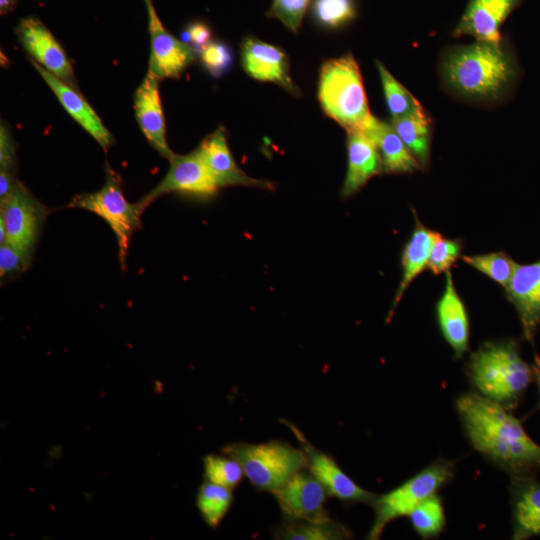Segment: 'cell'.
<instances>
[{
	"label": "cell",
	"mask_w": 540,
	"mask_h": 540,
	"mask_svg": "<svg viewBox=\"0 0 540 540\" xmlns=\"http://www.w3.org/2000/svg\"><path fill=\"white\" fill-rule=\"evenodd\" d=\"M203 462L204 477L208 482L232 489L243 478L242 466L231 456L207 455Z\"/></svg>",
	"instance_id": "obj_32"
},
{
	"label": "cell",
	"mask_w": 540,
	"mask_h": 540,
	"mask_svg": "<svg viewBox=\"0 0 540 540\" xmlns=\"http://www.w3.org/2000/svg\"><path fill=\"white\" fill-rule=\"evenodd\" d=\"M346 528L332 519L289 520L278 532V538L288 540H337L347 538Z\"/></svg>",
	"instance_id": "obj_27"
},
{
	"label": "cell",
	"mask_w": 540,
	"mask_h": 540,
	"mask_svg": "<svg viewBox=\"0 0 540 540\" xmlns=\"http://www.w3.org/2000/svg\"><path fill=\"white\" fill-rule=\"evenodd\" d=\"M68 207L90 211L108 224L117 240L120 263L125 268L130 241L141 227V215L145 208L139 201H127L120 176L106 165V181L102 188L96 192L76 195Z\"/></svg>",
	"instance_id": "obj_6"
},
{
	"label": "cell",
	"mask_w": 540,
	"mask_h": 540,
	"mask_svg": "<svg viewBox=\"0 0 540 540\" xmlns=\"http://www.w3.org/2000/svg\"><path fill=\"white\" fill-rule=\"evenodd\" d=\"M146 1V0H145Z\"/></svg>",
	"instance_id": "obj_42"
},
{
	"label": "cell",
	"mask_w": 540,
	"mask_h": 540,
	"mask_svg": "<svg viewBox=\"0 0 540 540\" xmlns=\"http://www.w3.org/2000/svg\"><path fill=\"white\" fill-rule=\"evenodd\" d=\"M223 452L240 463L255 488L271 493L308 467L306 452L282 441L234 443Z\"/></svg>",
	"instance_id": "obj_5"
},
{
	"label": "cell",
	"mask_w": 540,
	"mask_h": 540,
	"mask_svg": "<svg viewBox=\"0 0 540 540\" xmlns=\"http://www.w3.org/2000/svg\"><path fill=\"white\" fill-rule=\"evenodd\" d=\"M18 184L14 172L0 169V201L6 199Z\"/></svg>",
	"instance_id": "obj_39"
},
{
	"label": "cell",
	"mask_w": 540,
	"mask_h": 540,
	"mask_svg": "<svg viewBox=\"0 0 540 540\" xmlns=\"http://www.w3.org/2000/svg\"><path fill=\"white\" fill-rule=\"evenodd\" d=\"M348 168L342 197L357 193L373 176L383 172L379 151L364 130L347 131Z\"/></svg>",
	"instance_id": "obj_20"
},
{
	"label": "cell",
	"mask_w": 540,
	"mask_h": 540,
	"mask_svg": "<svg viewBox=\"0 0 540 540\" xmlns=\"http://www.w3.org/2000/svg\"><path fill=\"white\" fill-rule=\"evenodd\" d=\"M298 437L303 443V450L308 458L307 468L320 481L329 495L346 502L373 503L376 498L374 494L357 485L333 458L305 441L300 432Z\"/></svg>",
	"instance_id": "obj_19"
},
{
	"label": "cell",
	"mask_w": 540,
	"mask_h": 540,
	"mask_svg": "<svg viewBox=\"0 0 540 540\" xmlns=\"http://www.w3.org/2000/svg\"><path fill=\"white\" fill-rule=\"evenodd\" d=\"M197 149L219 189L228 186L275 189L272 182L253 178L238 166L229 148L223 127L217 128L207 136Z\"/></svg>",
	"instance_id": "obj_13"
},
{
	"label": "cell",
	"mask_w": 540,
	"mask_h": 540,
	"mask_svg": "<svg viewBox=\"0 0 540 540\" xmlns=\"http://www.w3.org/2000/svg\"><path fill=\"white\" fill-rule=\"evenodd\" d=\"M436 314L444 339L452 348L455 357L461 358L468 350L469 321L450 271L446 272L445 288L437 302Z\"/></svg>",
	"instance_id": "obj_22"
},
{
	"label": "cell",
	"mask_w": 540,
	"mask_h": 540,
	"mask_svg": "<svg viewBox=\"0 0 540 540\" xmlns=\"http://www.w3.org/2000/svg\"><path fill=\"white\" fill-rule=\"evenodd\" d=\"M511 504L515 540L540 535V482L531 474L512 475Z\"/></svg>",
	"instance_id": "obj_21"
},
{
	"label": "cell",
	"mask_w": 540,
	"mask_h": 540,
	"mask_svg": "<svg viewBox=\"0 0 540 540\" xmlns=\"http://www.w3.org/2000/svg\"><path fill=\"white\" fill-rule=\"evenodd\" d=\"M408 516L413 529L423 538L439 535L445 526L443 505L437 495L426 499Z\"/></svg>",
	"instance_id": "obj_31"
},
{
	"label": "cell",
	"mask_w": 540,
	"mask_h": 540,
	"mask_svg": "<svg viewBox=\"0 0 540 540\" xmlns=\"http://www.w3.org/2000/svg\"><path fill=\"white\" fill-rule=\"evenodd\" d=\"M201 61L212 76L218 77L230 67L232 54L226 44L209 42L201 50Z\"/></svg>",
	"instance_id": "obj_35"
},
{
	"label": "cell",
	"mask_w": 540,
	"mask_h": 540,
	"mask_svg": "<svg viewBox=\"0 0 540 540\" xmlns=\"http://www.w3.org/2000/svg\"><path fill=\"white\" fill-rule=\"evenodd\" d=\"M188 37L191 43L201 50L210 42L211 30L203 22H193L187 29Z\"/></svg>",
	"instance_id": "obj_38"
},
{
	"label": "cell",
	"mask_w": 540,
	"mask_h": 540,
	"mask_svg": "<svg viewBox=\"0 0 540 540\" xmlns=\"http://www.w3.org/2000/svg\"><path fill=\"white\" fill-rule=\"evenodd\" d=\"M415 228L402 253V279L399 283L387 320L389 321L411 282L427 268L437 232L421 223L417 215Z\"/></svg>",
	"instance_id": "obj_24"
},
{
	"label": "cell",
	"mask_w": 540,
	"mask_h": 540,
	"mask_svg": "<svg viewBox=\"0 0 540 540\" xmlns=\"http://www.w3.org/2000/svg\"><path fill=\"white\" fill-rule=\"evenodd\" d=\"M533 377L535 378L539 389V404H540V357L535 354L532 365Z\"/></svg>",
	"instance_id": "obj_40"
},
{
	"label": "cell",
	"mask_w": 540,
	"mask_h": 540,
	"mask_svg": "<svg viewBox=\"0 0 540 540\" xmlns=\"http://www.w3.org/2000/svg\"><path fill=\"white\" fill-rule=\"evenodd\" d=\"M68 114L106 151L114 138L99 116L76 89L30 60Z\"/></svg>",
	"instance_id": "obj_18"
},
{
	"label": "cell",
	"mask_w": 540,
	"mask_h": 540,
	"mask_svg": "<svg viewBox=\"0 0 540 540\" xmlns=\"http://www.w3.org/2000/svg\"><path fill=\"white\" fill-rule=\"evenodd\" d=\"M442 73L457 93L472 99L494 100L509 90L516 68L502 41H476L447 53Z\"/></svg>",
	"instance_id": "obj_2"
},
{
	"label": "cell",
	"mask_w": 540,
	"mask_h": 540,
	"mask_svg": "<svg viewBox=\"0 0 540 540\" xmlns=\"http://www.w3.org/2000/svg\"><path fill=\"white\" fill-rule=\"evenodd\" d=\"M311 0H272L267 12L270 18L278 19L286 28L297 32Z\"/></svg>",
	"instance_id": "obj_34"
},
{
	"label": "cell",
	"mask_w": 540,
	"mask_h": 540,
	"mask_svg": "<svg viewBox=\"0 0 540 540\" xmlns=\"http://www.w3.org/2000/svg\"><path fill=\"white\" fill-rule=\"evenodd\" d=\"M169 161L170 168L162 181L139 200L145 209L168 193L205 199L214 196L219 190L197 148L186 155L174 154Z\"/></svg>",
	"instance_id": "obj_9"
},
{
	"label": "cell",
	"mask_w": 540,
	"mask_h": 540,
	"mask_svg": "<svg viewBox=\"0 0 540 540\" xmlns=\"http://www.w3.org/2000/svg\"><path fill=\"white\" fill-rule=\"evenodd\" d=\"M430 122L429 117L425 116L392 119L391 123L420 164L421 169L428 166L430 159Z\"/></svg>",
	"instance_id": "obj_26"
},
{
	"label": "cell",
	"mask_w": 540,
	"mask_h": 540,
	"mask_svg": "<svg viewBox=\"0 0 540 540\" xmlns=\"http://www.w3.org/2000/svg\"><path fill=\"white\" fill-rule=\"evenodd\" d=\"M454 462L438 459L390 492L373 501L375 518L368 539H378L392 520L409 515L426 499L437 494L452 477Z\"/></svg>",
	"instance_id": "obj_7"
},
{
	"label": "cell",
	"mask_w": 540,
	"mask_h": 540,
	"mask_svg": "<svg viewBox=\"0 0 540 540\" xmlns=\"http://www.w3.org/2000/svg\"><path fill=\"white\" fill-rule=\"evenodd\" d=\"M18 0H0V14L6 15L13 11Z\"/></svg>",
	"instance_id": "obj_41"
},
{
	"label": "cell",
	"mask_w": 540,
	"mask_h": 540,
	"mask_svg": "<svg viewBox=\"0 0 540 540\" xmlns=\"http://www.w3.org/2000/svg\"><path fill=\"white\" fill-rule=\"evenodd\" d=\"M376 64L392 119L428 116L412 93L397 81L381 62L376 61Z\"/></svg>",
	"instance_id": "obj_25"
},
{
	"label": "cell",
	"mask_w": 540,
	"mask_h": 540,
	"mask_svg": "<svg viewBox=\"0 0 540 540\" xmlns=\"http://www.w3.org/2000/svg\"><path fill=\"white\" fill-rule=\"evenodd\" d=\"M232 499L230 488L207 481L198 490L196 504L204 521L215 528L230 509Z\"/></svg>",
	"instance_id": "obj_28"
},
{
	"label": "cell",
	"mask_w": 540,
	"mask_h": 540,
	"mask_svg": "<svg viewBox=\"0 0 540 540\" xmlns=\"http://www.w3.org/2000/svg\"><path fill=\"white\" fill-rule=\"evenodd\" d=\"M15 147L11 133L6 125L0 127V169L14 172Z\"/></svg>",
	"instance_id": "obj_37"
},
{
	"label": "cell",
	"mask_w": 540,
	"mask_h": 540,
	"mask_svg": "<svg viewBox=\"0 0 540 540\" xmlns=\"http://www.w3.org/2000/svg\"><path fill=\"white\" fill-rule=\"evenodd\" d=\"M241 62L250 77L278 84L292 94L299 92L291 79L287 56L280 48L247 37L241 45Z\"/></svg>",
	"instance_id": "obj_17"
},
{
	"label": "cell",
	"mask_w": 540,
	"mask_h": 540,
	"mask_svg": "<svg viewBox=\"0 0 540 540\" xmlns=\"http://www.w3.org/2000/svg\"><path fill=\"white\" fill-rule=\"evenodd\" d=\"M160 79L148 70L136 89L134 110L138 125L152 147L170 160L175 154L166 139V124L159 94Z\"/></svg>",
	"instance_id": "obj_16"
},
{
	"label": "cell",
	"mask_w": 540,
	"mask_h": 540,
	"mask_svg": "<svg viewBox=\"0 0 540 540\" xmlns=\"http://www.w3.org/2000/svg\"><path fill=\"white\" fill-rule=\"evenodd\" d=\"M468 370L478 393L507 409L518 404L534 378L513 340L485 342L471 355Z\"/></svg>",
	"instance_id": "obj_3"
},
{
	"label": "cell",
	"mask_w": 540,
	"mask_h": 540,
	"mask_svg": "<svg viewBox=\"0 0 540 540\" xmlns=\"http://www.w3.org/2000/svg\"><path fill=\"white\" fill-rule=\"evenodd\" d=\"M318 99L325 114L346 131L363 130L372 116L359 65L351 54L323 63Z\"/></svg>",
	"instance_id": "obj_4"
},
{
	"label": "cell",
	"mask_w": 540,
	"mask_h": 540,
	"mask_svg": "<svg viewBox=\"0 0 540 540\" xmlns=\"http://www.w3.org/2000/svg\"><path fill=\"white\" fill-rule=\"evenodd\" d=\"M521 0H469L453 36H473L477 41L500 42V28Z\"/></svg>",
	"instance_id": "obj_14"
},
{
	"label": "cell",
	"mask_w": 540,
	"mask_h": 540,
	"mask_svg": "<svg viewBox=\"0 0 540 540\" xmlns=\"http://www.w3.org/2000/svg\"><path fill=\"white\" fill-rule=\"evenodd\" d=\"M31 258L20 249L8 242L0 244V275L1 278L18 274L26 270Z\"/></svg>",
	"instance_id": "obj_36"
},
{
	"label": "cell",
	"mask_w": 540,
	"mask_h": 540,
	"mask_svg": "<svg viewBox=\"0 0 540 540\" xmlns=\"http://www.w3.org/2000/svg\"><path fill=\"white\" fill-rule=\"evenodd\" d=\"M464 262L506 288L517 263L504 252L462 256Z\"/></svg>",
	"instance_id": "obj_30"
},
{
	"label": "cell",
	"mask_w": 540,
	"mask_h": 540,
	"mask_svg": "<svg viewBox=\"0 0 540 540\" xmlns=\"http://www.w3.org/2000/svg\"><path fill=\"white\" fill-rule=\"evenodd\" d=\"M461 251L462 243L459 239H448L437 232L427 268L435 275L446 273L461 256Z\"/></svg>",
	"instance_id": "obj_33"
},
{
	"label": "cell",
	"mask_w": 540,
	"mask_h": 540,
	"mask_svg": "<svg viewBox=\"0 0 540 540\" xmlns=\"http://www.w3.org/2000/svg\"><path fill=\"white\" fill-rule=\"evenodd\" d=\"M16 35L32 60L66 84L76 87L72 64L50 30L36 17L22 19Z\"/></svg>",
	"instance_id": "obj_10"
},
{
	"label": "cell",
	"mask_w": 540,
	"mask_h": 540,
	"mask_svg": "<svg viewBox=\"0 0 540 540\" xmlns=\"http://www.w3.org/2000/svg\"><path fill=\"white\" fill-rule=\"evenodd\" d=\"M145 3L151 46L148 70L159 79L179 78L196 59V50L166 30L151 0H146Z\"/></svg>",
	"instance_id": "obj_11"
},
{
	"label": "cell",
	"mask_w": 540,
	"mask_h": 540,
	"mask_svg": "<svg viewBox=\"0 0 540 540\" xmlns=\"http://www.w3.org/2000/svg\"><path fill=\"white\" fill-rule=\"evenodd\" d=\"M6 241L31 258L39 232L46 216V209L19 182L15 190L0 201Z\"/></svg>",
	"instance_id": "obj_8"
},
{
	"label": "cell",
	"mask_w": 540,
	"mask_h": 540,
	"mask_svg": "<svg viewBox=\"0 0 540 540\" xmlns=\"http://www.w3.org/2000/svg\"><path fill=\"white\" fill-rule=\"evenodd\" d=\"M456 409L475 450L512 475L540 469V446L509 409L479 393L461 395Z\"/></svg>",
	"instance_id": "obj_1"
},
{
	"label": "cell",
	"mask_w": 540,
	"mask_h": 540,
	"mask_svg": "<svg viewBox=\"0 0 540 540\" xmlns=\"http://www.w3.org/2000/svg\"><path fill=\"white\" fill-rule=\"evenodd\" d=\"M311 13L319 26L336 29L354 20L357 9L355 0H313Z\"/></svg>",
	"instance_id": "obj_29"
},
{
	"label": "cell",
	"mask_w": 540,
	"mask_h": 540,
	"mask_svg": "<svg viewBox=\"0 0 540 540\" xmlns=\"http://www.w3.org/2000/svg\"><path fill=\"white\" fill-rule=\"evenodd\" d=\"M505 291L519 315L524 338L533 343L540 325V260L517 264Z\"/></svg>",
	"instance_id": "obj_15"
},
{
	"label": "cell",
	"mask_w": 540,
	"mask_h": 540,
	"mask_svg": "<svg viewBox=\"0 0 540 540\" xmlns=\"http://www.w3.org/2000/svg\"><path fill=\"white\" fill-rule=\"evenodd\" d=\"M304 470L294 474L272 494L288 520L328 519L325 509L328 492L311 472Z\"/></svg>",
	"instance_id": "obj_12"
},
{
	"label": "cell",
	"mask_w": 540,
	"mask_h": 540,
	"mask_svg": "<svg viewBox=\"0 0 540 540\" xmlns=\"http://www.w3.org/2000/svg\"><path fill=\"white\" fill-rule=\"evenodd\" d=\"M364 132L376 145L385 173H413L421 169L420 164L402 141L392 124L373 115Z\"/></svg>",
	"instance_id": "obj_23"
}]
</instances>
